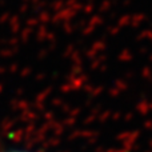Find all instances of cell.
I'll return each instance as SVG.
<instances>
[{"label": "cell", "mask_w": 152, "mask_h": 152, "mask_svg": "<svg viewBox=\"0 0 152 152\" xmlns=\"http://www.w3.org/2000/svg\"><path fill=\"white\" fill-rule=\"evenodd\" d=\"M5 152H26V151H5Z\"/></svg>", "instance_id": "6da1fadb"}]
</instances>
